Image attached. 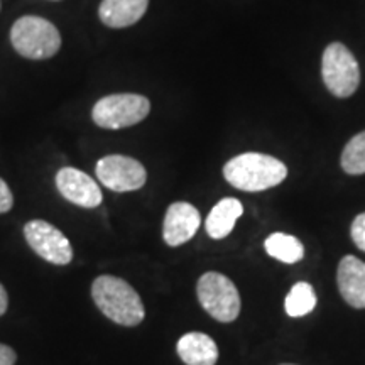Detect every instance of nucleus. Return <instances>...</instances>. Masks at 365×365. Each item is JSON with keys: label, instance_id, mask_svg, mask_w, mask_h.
<instances>
[{"label": "nucleus", "instance_id": "obj_1", "mask_svg": "<svg viewBox=\"0 0 365 365\" xmlns=\"http://www.w3.org/2000/svg\"><path fill=\"white\" fill-rule=\"evenodd\" d=\"M91 298L100 312L117 325L135 327L145 317L140 296L120 277L108 274L98 276L91 284Z\"/></svg>", "mask_w": 365, "mask_h": 365}, {"label": "nucleus", "instance_id": "obj_2", "mask_svg": "<svg viewBox=\"0 0 365 365\" xmlns=\"http://www.w3.org/2000/svg\"><path fill=\"white\" fill-rule=\"evenodd\" d=\"M223 176L234 188L254 193L281 185L287 176V168L267 154L244 153L223 166Z\"/></svg>", "mask_w": 365, "mask_h": 365}, {"label": "nucleus", "instance_id": "obj_3", "mask_svg": "<svg viewBox=\"0 0 365 365\" xmlns=\"http://www.w3.org/2000/svg\"><path fill=\"white\" fill-rule=\"evenodd\" d=\"M11 43L27 59H48L61 48V36L53 22L38 16H24L14 22Z\"/></svg>", "mask_w": 365, "mask_h": 365}, {"label": "nucleus", "instance_id": "obj_4", "mask_svg": "<svg viewBox=\"0 0 365 365\" xmlns=\"http://www.w3.org/2000/svg\"><path fill=\"white\" fill-rule=\"evenodd\" d=\"M150 112V102L137 93H115L100 98L91 118L102 129H125L143 122Z\"/></svg>", "mask_w": 365, "mask_h": 365}, {"label": "nucleus", "instance_id": "obj_5", "mask_svg": "<svg viewBox=\"0 0 365 365\" xmlns=\"http://www.w3.org/2000/svg\"><path fill=\"white\" fill-rule=\"evenodd\" d=\"M322 76L327 88L336 98H349L357 91L360 68L345 44L331 43L327 46L322 56Z\"/></svg>", "mask_w": 365, "mask_h": 365}, {"label": "nucleus", "instance_id": "obj_6", "mask_svg": "<svg viewBox=\"0 0 365 365\" xmlns=\"http://www.w3.org/2000/svg\"><path fill=\"white\" fill-rule=\"evenodd\" d=\"M200 304L220 323H232L240 313V294L234 282L220 272H207L196 286Z\"/></svg>", "mask_w": 365, "mask_h": 365}, {"label": "nucleus", "instance_id": "obj_7", "mask_svg": "<svg viewBox=\"0 0 365 365\" xmlns=\"http://www.w3.org/2000/svg\"><path fill=\"white\" fill-rule=\"evenodd\" d=\"M24 237L31 249L54 266H68L73 261L70 240L61 230L44 220H31L24 227Z\"/></svg>", "mask_w": 365, "mask_h": 365}, {"label": "nucleus", "instance_id": "obj_8", "mask_svg": "<svg viewBox=\"0 0 365 365\" xmlns=\"http://www.w3.org/2000/svg\"><path fill=\"white\" fill-rule=\"evenodd\" d=\"M95 173L103 186L117 193L140 190L148 180V173L143 164L134 158L120 156V154L100 159Z\"/></svg>", "mask_w": 365, "mask_h": 365}, {"label": "nucleus", "instance_id": "obj_9", "mask_svg": "<svg viewBox=\"0 0 365 365\" xmlns=\"http://www.w3.org/2000/svg\"><path fill=\"white\" fill-rule=\"evenodd\" d=\"M56 186L63 198L81 208H97L102 203V190L98 188L97 181L76 168L59 170L56 175Z\"/></svg>", "mask_w": 365, "mask_h": 365}, {"label": "nucleus", "instance_id": "obj_10", "mask_svg": "<svg viewBox=\"0 0 365 365\" xmlns=\"http://www.w3.org/2000/svg\"><path fill=\"white\" fill-rule=\"evenodd\" d=\"M200 223H202V217L191 203L176 202L170 205L163 225L164 242L170 247H180L185 242L193 239Z\"/></svg>", "mask_w": 365, "mask_h": 365}, {"label": "nucleus", "instance_id": "obj_11", "mask_svg": "<svg viewBox=\"0 0 365 365\" xmlns=\"http://www.w3.org/2000/svg\"><path fill=\"white\" fill-rule=\"evenodd\" d=\"M339 291L352 308L365 309V262L354 255H345L336 271Z\"/></svg>", "mask_w": 365, "mask_h": 365}, {"label": "nucleus", "instance_id": "obj_12", "mask_svg": "<svg viewBox=\"0 0 365 365\" xmlns=\"http://www.w3.org/2000/svg\"><path fill=\"white\" fill-rule=\"evenodd\" d=\"M148 6L149 0H102L98 16L105 26L122 29L143 19Z\"/></svg>", "mask_w": 365, "mask_h": 365}, {"label": "nucleus", "instance_id": "obj_13", "mask_svg": "<svg viewBox=\"0 0 365 365\" xmlns=\"http://www.w3.org/2000/svg\"><path fill=\"white\" fill-rule=\"evenodd\" d=\"M178 355L186 365H215L218 346L213 339L200 331L182 335L176 345Z\"/></svg>", "mask_w": 365, "mask_h": 365}, {"label": "nucleus", "instance_id": "obj_14", "mask_svg": "<svg viewBox=\"0 0 365 365\" xmlns=\"http://www.w3.org/2000/svg\"><path fill=\"white\" fill-rule=\"evenodd\" d=\"M242 213H244V207L237 198L220 200L212 208V212L207 217V222H205L207 234L215 240L225 239L234 230L235 222L242 217Z\"/></svg>", "mask_w": 365, "mask_h": 365}, {"label": "nucleus", "instance_id": "obj_15", "mask_svg": "<svg viewBox=\"0 0 365 365\" xmlns=\"http://www.w3.org/2000/svg\"><path fill=\"white\" fill-rule=\"evenodd\" d=\"M264 247L271 257L284 264H296L304 257L303 244L296 237L282 234V232L269 235Z\"/></svg>", "mask_w": 365, "mask_h": 365}, {"label": "nucleus", "instance_id": "obj_16", "mask_svg": "<svg viewBox=\"0 0 365 365\" xmlns=\"http://www.w3.org/2000/svg\"><path fill=\"white\" fill-rule=\"evenodd\" d=\"M314 307H317V294L313 286L308 282H296L286 296V313L293 318H299L312 313Z\"/></svg>", "mask_w": 365, "mask_h": 365}, {"label": "nucleus", "instance_id": "obj_17", "mask_svg": "<svg viewBox=\"0 0 365 365\" xmlns=\"http://www.w3.org/2000/svg\"><path fill=\"white\" fill-rule=\"evenodd\" d=\"M341 170L346 175H365V130L354 135L341 153Z\"/></svg>", "mask_w": 365, "mask_h": 365}, {"label": "nucleus", "instance_id": "obj_18", "mask_svg": "<svg viewBox=\"0 0 365 365\" xmlns=\"http://www.w3.org/2000/svg\"><path fill=\"white\" fill-rule=\"evenodd\" d=\"M350 235H352L354 244L365 252V213H360V215L355 217L352 222V228H350Z\"/></svg>", "mask_w": 365, "mask_h": 365}, {"label": "nucleus", "instance_id": "obj_19", "mask_svg": "<svg viewBox=\"0 0 365 365\" xmlns=\"http://www.w3.org/2000/svg\"><path fill=\"white\" fill-rule=\"evenodd\" d=\"M14 205V196L7 182L0 178V213H7Z\"/></svg>", "mask_w": 365, "mask_h": 365}, {"label": "nucleus", "instance_id": "obj_20", "mask_svg": "<svg viewBox=\"0 0 365 365\" xmlns=\"http://www.w3.org/2000/svg\"><path fill=\"white\" fill-rule=\"evenodd\" d=\"M16 359V352H14L11 346L0 344V365H14Z\"/></svg>", "mask_w": 365, "mask_h": 365}, {"label": "nucleus", "instance_id": "obj_21", "mask_svg": "<svg viewBox=\"0 0 365 365\" xmlns=\"http://www.w3.org/2000/svg\"><path fill=\"white\" fill-rule=\"evenodd\" d=\"M7 307H9L7 291H6V287L0 284V317H2V314L7 312Z\"/></svg>", "mask_w": 365, "mask_h": 365}, {"label": "nucleus", "instance_id": "obj_22", "mask_svg": "<svg viewBox=\"0 0 365 365\" xmlns=\"http://www.w3.org/2000/svg\"><path fill=\"white\" fill-rule=\"evenodd\" d=\"M281 365H294V364H281Z\"/></svg>", "mask_w": 365, "mask_h": 365}]
</instances>
